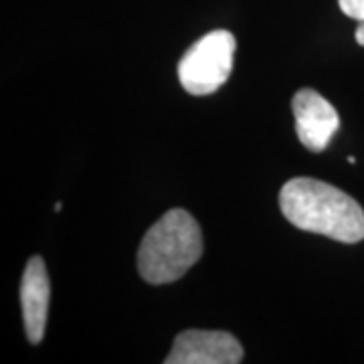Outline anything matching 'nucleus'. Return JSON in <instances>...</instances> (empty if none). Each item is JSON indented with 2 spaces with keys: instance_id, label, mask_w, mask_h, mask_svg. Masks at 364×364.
<instances>
[{
  "instance_id": "nucleus-1",
  "label": "nucleus",
  "mask_w": 364,
  "mask_h": 364,
  "mask_svg": "<svg viewBox=\"0 0 364 364\" xmlns=\"http://www.w3.org/2000/svg\"><path fill=\"white\" fill-rule=\"evenodd\" d=\"M279 207L287 221L301 231L326 235L340 243L364 239L363 207L328 182L308 176L287 181L279 193Z\"/></svg>"
},
{
  "instance_id": "nucleus-2",
  "label": "nucleus",
  "mask_w": 364,
  "mask_h": 364,
  "mask_svg": "<svg viewBox=\"0 0 364 364\" xmlns=\"http://www.w3.org/2000/svg\"><path fill=\"white\" fill-rule=\"evenodd\" d=\"M203 255V233L195 217L172 208L144 235L138 249V272L152 286L181 279Z\"/></svg>"
},
{
  "instance_id": "nucleus-3",
  "label": "nucleus",
  "mask_w": 364,
  "mask_h": 364,
  "mask_svg": "<svg viewBox=\"0 0 364 364\" xmlns=\"http://www.w3.org/2000/svg\"><path fill=\"white\" fill-rule=\"evenodd\" d=\"M237 41L229 31H210L191 45L178 63L181 85L191 95H210L233 71Z\"/></svg>"
},
{
  "instance_id": "nucleus-4",
  "label": "nucleus",
  "mask_w": 364,
  "mask_h": 364,
  "mask_svg": "<svg viewBox=\"0 0 364 364\" xmlns=\"http://www.w3.org/2000/svg\"><path fill=\"white\" fill-rule=\"evenodd\" d=\"M243 346L223 330H186L176 336L166 364H239Z\"/></svg>"
},
{
  "instance_id": "nucleus-5",
  "label": "nucleus",
  "mask_w": 364,
  "mask_h": 364,
  "mask_svg": "<svg viewBox=\"0 0 364 364\" xmlns=\"http://www.w3.org/2000/svg\"><path fill=\"white\" fill-rule=\"evenodd\" d=\"M299 142L312 152H322L338 130L340 117L334 105L318 91L299 90L291 102Z\"/></svg>"
},
{
  "instance_id": "nucleus-6",
  "label": "nucleus",
  "mask_w": 364,
  "mask_h": 364,
  "mask_svg": "<svg viewBox=\"0 0 364 364\" xmlns=\"http://www.w3.org/2000/svg\"><path fill=\"white\" fill-rule=\"evenodd\" d=\"M51 284L45 261L39 255L31 257L26 263L23 282H21V306L25 320L26 338L31 344H39L45 336V324L49 314Z\"/></svg>"
},
{
  "instance_id": "nucleus-7",
  "label": "nucleus",
  "mask_w": 364,
  "mask_h": 364,
  "mask_svg": "<svg viewBox=\"0 0 364 364\" xmlns=\"http://www.w3.org/2000/svg\"><path fill=\"white\" fill-rule=\"evenodd\" d=\"M342 13L356 21H364V0H338Z\"/></svg>"
},
{
  "instance_id": "nucleus-8",
  "label": "nucleus",
  "mask_w": 364,
  "mask_h": 364,
  "mask_svg": "<svg viewBox=\"0 0 364 364\" xmlns=\"http://www.w3.org/2000/svg\"><path fill=\"white\" fill-rule=\"evenodd\" d=\"M354 39H356V43H358L360 47H364V21H360V25L356 26V33H354Z\"/></svg>"
}]
</instances>
